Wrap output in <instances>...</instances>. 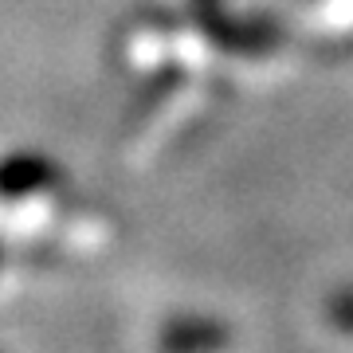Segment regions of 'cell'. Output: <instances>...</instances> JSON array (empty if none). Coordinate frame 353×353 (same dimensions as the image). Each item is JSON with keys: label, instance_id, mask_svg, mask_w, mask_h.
Instances as JSON below:
<instances>
[{"label": "cell", "instance_id": "cell-1", "mask_svg": "<svg viewBox=\"0 0 353 353\" xmlns=\"http://www.w3.org/2000/svg\"><path fill=\"white\" fill-rule=\"evenodd\" d=\"M196 24L208 39H212L220 51L228 55H248V59H259L267 51H275L283 43V28L279 20H267V16H232L224 8H216L208 16H196Z\"/></svg>", "mask_w": 353, "mask_h": 353}, {"label": "cell", "instance_id": "cell-2", "mask_svg": "<svg viewBox=\"0 0 353 353\" xmlns=\"http://www.w3.org/2000/svg\"><path fill=\"white\" fill-rule=\"evenodd\" d=\"M232 345L236 330L216 314H173L157 326V353H228Z\"/></svg>", "mask_w": 353, "mask_h": 353}, {"label": "cell", "instance_id": "cell-3", "mask_svg": "<svg viewBox=\"0 0 353 353\" xmlns=\"http://www.w3.org/2000/svg\"><path fill=\"white\" fill-rule=\"evenodd\" d=\"M63 176V165L51 153L12 150L0 157V201H32L39 192H55Z\"/></svg>", "mask_w": 353, "mask_h": 353}, {"label": "cell", "instance_id": "cell-4", "mask_svg": "<svg viewBox=\"0 0 353 353\" xmlns=\"http://www.w3.org/2000/svg\"><path fill=\"white\" fill-rule=\"evenodd\" d=\"M326 318H330V326H338L341 334L353 338V287H341V290L330 294L326 299Z\"/></svg>", "mask_w": 353, "mask_h": 353}, {"label": "cell", "instance_id": "cell-5", "mask_svg": "<svg viewBox=\"0 0 353 353\" xmlns=\"http://www.w3.org/2000/svg\"><path fill=\"white\" fill-rule=\"evenodd\" d=\"M189 4H192V16H208L216 8H224V0H189Z\"/></svg>", "mask_w": 353, "mask_h": 353}, {"label": "cell", "instance_id": "cell-6", "mask_svg": "<svg viewBox=\"0 0 353 353\" xmlns=\"http://www.w3.org/2000/svg\"><path fill=\"white\" fill-rule=\"evenodd\" d=\"M0 267H4V240H0Z\"/></svg>", "mask_w": 353, "mask_h": 353}]
</instances>
